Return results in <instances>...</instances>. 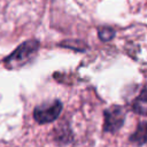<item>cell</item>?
<instances>
[{
	"mask_svg": "<svg viewBox=\"0 0 147 147\" xmlns=\"http://www.w3.org/2000/svg\"><path fill=\"white\" fill-rule=\"evenodd\" d=\"M39 42L37 40H29L20 45L6 60L5 64L9 69H15L26 64L37 53Z\"/></svg>",
	"mask_w": 147,
	"mask_h": 147,
	"instance_id": "6da1fadb",
	"label": "cell"
},
{
	"mask_svg": "<svg viewBox=\"0 0 147 147\" xmlns=\"http://www.w3.org/2000/svg\"><path fill=\"white\" fill-rule=\"evenodd\" d=\"M62 111V103L55 100L51 103H44L34 108L33 117L39 124H46L55 121Z\"/></svg>",
	"mask_w": 147,
	"mask_h": 147,
	"instance_id": "7a4b0ae2",
	"label": "cell"
},
{
	"mask_svg": "<svg viewBox=\"0 0 147 147\" xmlns=\"http://www.w3.org/2000/svg\"><path fill=\"white\" fill-rule=\"evenodd\" d=\"M125 119V111L119 106H113L105 110V123L103 131L114 133L118 131Z\"/></svg>",
	"mask_w": 147,
	"mask_h": 147,
	"instance_id": "3957f363",
	"label": "cell"
},
{
	"mask_svg": "<svg viewBox=\"0 0 147 147\" xmlns=\"http://www.w3.org/2000/svg\"><path fill=\"white\" fill-rule=\"evenodd\" d=\"M132 108L137 114L147 116V90H144L136 98V100L133 101Z\"/></svg>",
	"mask_w": 147,
	"mask_h": 147,
	"instance_id": "277c9868",
	"label": "cell"
},
{
	"mask_svg": "<svg viewBox=\"0 0 147 147\" xmlns=\"http://www.w3.org/2000/svg\"><path fill=\"white\" fill-rule=\"evenodd\" d=\"M130 140L137 145H142L147 142V123H140L133 134L130 137Z\"/></svg>",
	"mask_w": 147,
	"mask_h": 147,
	"instance_id": "5b68a950",
	"label": "cell"
},
{
	"mask_svg": "<svg viewBox=\"0 0 147 147\" xmlns=\"http://www.w3.org/2000/svg\"><path fill=\"white\" fill-rule=\"evenodd\" d=\"M114 36H115V31L110 28H101L99 30V37L103 41H108V40L113 39Z\"/></svg>",
	"mask_w": 147,
	"mask_h": 147,
	"instance_id": "8992f818",
	"label": "cell"
}]
</instances>
